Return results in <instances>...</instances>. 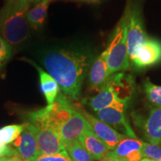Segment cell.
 Here are the masks:
<instances>
[{"label": "cell", "instance_id": "cell-27", "mask_svg": "<svg viewBox=\"0 0 161 161\" xmlns=\"http://www.w3.org/2000/svg\"><path fill=\"white\" fill-rule=\"evenodd\" d=\"M140 161H157V160H153V159H150V158H143V159H142Z\"/></svg>", "mask_w": 161, "mask_h": 161}, {"label": "cell", "instance_id": "cell-10", "mask_svg": "<svg viewBox=\"0 0 161 161\" xmlns=\"http://www.w3.org/2000/svg\"><path fill=\"white\" fill-rule=\"evenodd\" d=\"M18 154L24 161H32L40 154L36 137L35 128L28 122L27 126L20 135L12 142Z\"/></svg>", "mask_w": 161, "mask_h": 161}, {"label": "cell", "instance_id": "cell-9", "mask_svg": "<svg viewBox=\"0 0 161 161\" xmlns=\"http://www.w3.org/2000/svg\"><path fill=\"white\" fill-rule=\"evenodd\" d=\"M96 117L105 122L114 130L129 138L137 139L125 112L113 108H107L96 112Z\"/></svg>", "mask_w": 161, "mask_h": 161}, {"label": "cell", "instance_id": "cell-29", "mask_svg": "<svg viewBox=\"0 0 161 161\" xmlns=\"http://www.w3.org/2000/svg\"><path fill=\"white\" fill-rule=\"evenodd\" d=\"M7 1H8V2H11V1H13V0H7Z\"/></svg>", "mask_w": 161, "mask_h": 161}, {"label": "cell", "instance_id": "cell-3", "mask_svg": "<svg viewBox=\"0 0 161 161\" xmlns=\"http://www.w3.org/2000/svg\"><path fill=\"white\" fill-rule=\"evenodd\" d=\"M30 0H13L0 11V36L11 45H19L29 35L27 15Z\"/></svg>", "mask_w": 161, "mask_h": 161}, {"label": "cell", "instance_id": "cell-12", "mask_svg": "<svg viewBox=\"0 0 161 161\" xmlns=\"http://www.w3.org/2000/svg\"><path fill=\"white\" fill-rule=\"evenodd\" d=\"M107 58L108 51L106 49L96 58L90 68L89 83L90 87L98 92L105 86L109 78Z\"/></svg>", "mask_w": 161, "mask_h": 161}, {"label": "cell", "instance_id": "cell-2", "mask_svg": "<svg viewBox=\"0 0 161 161\" xmlns=\"http://www.w3.org/2000/svg\"><path fill=\"white\" fill-rule=\"evenodd\" d=\"M132 84L130 75L123 72L114 74L108 78L105 86L97 95L88 100V106L95 113L107 108L125 112L131 96Z\"/></svg>", "mask_w": 161, "mask_h": 161}, {"label": "cell", "instance_id": "cell-14", "mask_svg": "<svg viewBox=\"0 0 161 161\" xmlns=\"http://www.w3.org/2000/svg\"><path fill=\"white\" fill-rule=\"evenodd\" d=\"M142 130L145 137L151 144H161V107H155L142 123Z\"/></svg>", "mask_w": 161, "mask_h": 161}, {"label": "cell", "instance_id": "cell-26", "mask_svg": "<svg viewBox=\"0 0 161 161\" xmlns=\"http://www.w3.org/2000/svg\"><path fill=\"white\" fill-rule=\"evenodd\" d=\"M22 158L18 154L13 157H3V158H0V161H19Z\"/></svg>", "mask_w": 161, "mask_h": 161}, {"label": "cell", "instance_id": "cell-30", "mask_svg": "<svg viewBox=\"0 0 161 161\" xmlns=\"http://www.w3.org/2000/svg\"><path fill=\"white\" fill-rule=\"evenodd\" d=\"M19 161H24V160H23V159H21V160H19Z\"/></svg>", "mask_w": 161, "mask_h": 161}, {"label": "cell", "instance_id": "cell-22", "mask_svg": "<svg viewBox=\"0 0 161 161\" xmlns=\"http://www.w3.org/2000/svg\"><path fill=\"white\" fill-rule=\"evenodd\" d=\"M11 56V45L0 36V68L8 61Z\"/></svg>", "mask_w": 161, "mask_h": 161}, {"label": "cell", "instance_id": "cell-18", "mask_svg": "<svg viewBox=\"0 0 161 161\" xmlns=\"http://www.w3.org/2000/svg\"><path fill=\"white\" fill-rule=\"evenodd\" d=\"M65 149L72 161H93V158L88 153L79 141L75 140L65 146Z\"/></svg>", "mask_w": 161, "mask_h": 161}, {"label": "cell", "instance_id": "cell-17", "mask_svg": "<svg viewBox=\"0 0 161 161\" xmlns=\"http://www.w3.org/2000/svg\"><path fill=\"white\" fill-rule=\"evenodd\" d=\"M52 0H42L35 7L29 10L26 18L29 25L35 29H40L45 22L48 8Z\"/></svg>", "mask_w": 161, "mask_h": 161}, {"label": "cell", "instance_id": "cell-13", "mask_svg": "<svg viewBox=\"0 0 161 161\" xmlns=\"http://www.w3.org/2000/svg\"><path fill=\"white\" fill-rule=\"evenodd\" d=\"M78 141L92 156L93 160H102L110 152V148L102 142L89 125L80 136Z\"/></svg>", "mask_w": 161, "mask_h": 161}, {"label": "cell", "instance_id": "cell-20", "mask_svg": "<svg viewBox=\"0 0 161 161\" xmlns=\"http://www.w3.org/2000/svg\"><path fill=\"white\" fill-rule=\"evenodd\" d=\"M144 92L147 99L155 107H161V86L154 84L150 80L144 82Z\"/></svg>", "mask_w": 161, "mask_h": 161}, {"label": "cell", "instance_id": "cell-15", "mask_svg": "<svg viewBox=\"0 0 161 161\" xmlns=\"http://www.w3.org/2000/svg\"><path fill=\"white\" fill-rule=\"evenodd\" d=\"M143 142L138 139L125 137L119 142L113 152L120 161H140Z\"/></svg>", "mask_w": 161, "mask_h": 161}, {"label": "cell", "instance_id": "cell-24", "mask_svg": "<svg viewBox=\"0 0 161 161\" xmlns=\"http://www.w3.org/2000/svg\"><path fill=\"white\" fill-rule=\"evenodd\" d=\"M18 155L17 151L13 147L6 145L0 140V158Z\"/></svg>", "mask_w": 161, "mask_h": 161}, {"label": "cell", "instance_id": "cell-16", "mask_svg": "<svg viewBox=\"0 0 161 161\" xmlns=\"http://www.w3.org/2000/svg\"><path fill=\"white\" fill-rule=\"evenodd\" d=\"M29 63H31V65L35 66L39 74L40 87L43 94L45 96V98L47 102L48 105L53 104L60 92V86L56 80L48 73L47 72L42 69L37 64L32 61L31 60H25Z\"/></svg>", "mask_w": 161, "mask_h": 161}, {"label": "cell", "instance_id": "cell-11", "mask_svg": "<svg viewBox=\"0 0 161 161\" xmlns=\"http://www.w3.org/2000/svg\"><path fill=\"white\" fill-rule=\"evenodd\" d=\"M90 124L74 106V110L66 122L61 126L59 134L64 148L66 145L75 140H78Z\"/></svg>", "mask_w": 161, "mask_h": 161}, {"label": "cell", "instance_id": "cell-5", "mask_svg": "<svg viewBox=\"0 0 161 161\" xmlns=\"http://www.w3.org/2000/svg\"><path fill=\"white\" fill-rule=\"evenodd\" d=\"M29 123L35 128L37 146L40 154L54 155L66 152L59 131L41 119L29 115Z\"/></svg>", "mask_w": 161, "mask_h": 161}, {"label": "cell", "instance_id": "cell-1", "mask_svg": "<svg viewBox=\"0 0 161 161\" xmlns=\"http://www.w3.org/2000/svg\"><path fill=\"white\" fill-rule=\"evenodd\" d=\"M91 63V56L79 50H52L42 58V64L46 72L56 80L64 95L73 100L79 98Z\"/></svg>", "mask_w": 161, "mask_h": 161}, {"label": "cell", "instance_id": "cell-23", "mask_svg": "<svg viewBox=\"0 0 161 161\" xmlns=\"http://www.w3.org/2000/svg\"><path fill=\"white\" fill-rule=\"evenodd\" d=\"M32 161H72L67 152H65L54 155H46L40 154Z\"/></svg>", "mask_w": 161, "mask_h": 161}, {"label": "cell", "instance_id": "cell-8", "mask_svg": "<svg viewBox=\"0 0 161 161\" xmlns=\"http://www.w3.org/2000/svg\"><path fill=\"white\" fill-rule=\"evenodd\" d=\"M78 111L81 113L82 115L84 116L96 135L106 144V146L110 148V151L115 149L119 142L127 137L116 131L105 122H102L97 117L86 112L85 110L81 108Z\"/></svg>", "mask_w": 161, "mask_h": 161}, {"label": "cell", "instance_id": "cell-19", "mask_svg": "<svg viewBox=\"0 0 161 161\" xmlns=\"http://www.w3.org/2000/svg\"><path fill=\"white\" fill-rule=\"evenodd\" d=\"M28 122L21 125H10L0 128V140L6 145L11 144L23 133Z\"/></svg>", "mask_w": 161, "mask_h": 161}, {"label": "cell", "instance_id": "cell-28", "mask_svg": "<svg viewBox=\"0 0 161 161\" xmlns=\"http://www.w3.org/2000/svg\"><path fill=\"white\" fill-rule=\"evenodd\" d=\"M30 1L31 2H34V3H40V2H41L42 0H30Z\"/></svg>", "mask_w": 161, "mask_h": 161}, {"label": "cell", "instance_id": "cell-6", "mask_svg": "<svg viewBox=\"0 0 161 161\" xmlns=\"http://www.w3.org/2000/svg\"><path fill=\"white\" fill-rule=\"evenodd\" d=\"M127 19V44L129 59L133 57L136 49L140 44L148 39L143 27L142 16L138 5H133L126 9Z\"/></svg>", "mask_w": 161, "mask_h": 161}, {"label": "cell", "instance_id": "cell-4", "mask_svg": "<svg viewBox=\"0 0 161 161\" xmlns=\"http://www.w3.org/2000/svg\"><path fill=\"white\" fill-rule=\"evenodd\" d=\"M127 19L128 14L125 11L116 27L111 42L107 48V64L109 77L129 69L130 59L127 44Z\"/></svg>", "mask_w": 161, "mask_h": 161}, {"label": "cell", "instance_id": "cell-7", "mask_svg": "<svg viewBox=\"0 0 161 161\" xmlns=\"http://www.w3.org/2000/svg\"><path fill=\"white\" fill-rule=\"evenodd\" d=\"M130 61L139 69L146 68L160 63L161 61V42L148 37L146 41L138 46Z\"/></svg>", "mask_w": 161, "mask_h": 161}, {"label": "cell", "instance_id": "cell-21", "mask_svg": "<svg viewBox=\"0 0 161 161\" xmlns=\"http://www.w3.org/2000/svg\"><path fill=\"white\" fill-rule=\"evenodd\" d=\"M141 152L142 158L161 161V147L159 146L143 142Z\"/></svg>", "mask_w": 161, "mask_h": 161}, {"label": "cell", "instance_id": "cell-25", "mask_svg": "<svg viewBox=\"0 0 161 161\" xmlns=\"http://www.w3.org/2000/svg\"><path fill=\"white\" fill-rule=\"evenodd\" d=\"M101 161H120L119 159L115 154H114L113 151H110V152L108 153L107 155L104 157V158L102 159Z\"/></svg>", "mask_w": 161, "mask_h": 161}]
</instances>
